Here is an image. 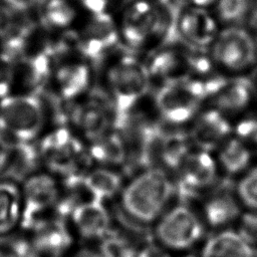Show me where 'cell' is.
Returning <instances> with one entry per match:
<instances>
[{"mask_svg": "<svg viewBox=\"0 0 257 257\" xmlns=\"http://www.w3.org/2000/svg\"><path fill=\"white\" fill-rule=\"evenodd\" d=\"M177 196L171 173L159 167L140 170L121 189L118 195L120 212L140 225H154L171 206Z\"/></svg>", "mask_w": 257, "mask_h": 257, "instance_id": "obj_1", "label": "cell"}, {"mask_svg": "<svg viewBox=\"0 0 257 257\" xmlns=\"http://www.w3.org/2000/svg\"><path fill=\"white\" fill-rule=\"evenodd\" d=\"M103 83V91L114 112V128H117L148 95L153 80L146 62L122 56L107 66Z\"/></svg>", "mask_w": 257, "mask_h": 257, "instance_id": "obj_2", "label": "cell"}, {"mask_svg": "<svg viewBox=\"0 0 257 257\" xmlns=\"http://www.w3.org/2000/svg\"><path fill=\"white\" fill-rule=\"evenodd\" d=\"M48 116L41 94L13 92L0 99V133L13 144L38 141Z\"/></svg>", "mask_w": 257, "mask_h": 257, "instance_id": "obj_3", "label": "cell"}, {"mask_svg": "<svg viewBox=\"0 0 257 257\" xmlns=\"http://www.w3.org/2000/svg\"><path fill=\"white\" fill-rule=\"evenodd\" d=\"M36 144L43 169L59 179L83 174L90 168L86 143L67 125L43 133Z\"/></svg>", "mask_w": 257, "mask_h": 257, "instance_id": "obj_4", "label": "cell"}, {"mask_svg": "<svg viewBox=\"0 0 257 257\" xmlns=\"http://www.w3.org/2000/svg\"><path fill=\"white\" fill-rule=\"evenodd\" d=\"M206 100V84L192 76L160 84L154 96L159 119L175 127L189 124Z\"/></svg>", "mask_w": 257, "mask_h": 257, "instance_id": "obj_5", "label": "cell"}, {"mask_svg": "<svg viewBox=\"0 0 257 257\" xmlns=\"http://www.w3.org/2000/svg\"><path fill=\"white\" fill-rule=\"evenodd\" d=\"M153 226L156 241L168 250H187L197 244L205 232L201 215L185 202L171 205Z\"/></svg>", "mask_w": 257, "mask_h": 257, "instance_id": "obj_6", "label": "cell"}, {"mask_svg": "<svg viewBox=\"0 0 257 257\" xmlns=\"http://www.w3.org/2000/svg\"><path fill=\"white\" fill-rule=\"evenodd\" d=\"M66 125L88 143L114 127V112L103 90H89L68 104Z\"/></svg>", "mask_w": 257, "mask_h": 257, "instance_id": "obj_7", "label": "cell"}, {"mask_svg": "<svg viewBox=\"0 0 257 257\" xmlns=\"http://www.w3.org/2000/svg\"><path fill=\"white\" fill-rule=\"evenodd\" d=\"M209 50L215 65L229 72L240 73L257 63V43L247 26L221 27Z\"/></svg>", "mask_w": 257, "mask_h": 257, "instance_id": "obj_8", "label": "cell"}, {"mask_svg": "<svg viewBox=\"0 0 257 257\" xmlns=\"http://www.w3.org/2000/svg\"><path fill=\"white\" fill-rule=\"evenodd\" d=\"M181 202L203 197L216 183L218 163L212 153L192 148L172 173Z\"/></svg>", "mask_w": 257, "mask_h": 257, "instance_id": "obj_9", "label": "cell"}, {"mask_svg": "<svg viewBox=\"0 0 257 257\" xmlns=\"http://www.w3.org/2000/svg\"><path fill=\"white\" fill-rule=\"evenodd\" d=\"M91 71L85 60H67L53 64L46 86H49V94L69 104L91 89Z\"/></svg>", "mask_w": 257, "mask_h": 257, "instance_id": "obj_10", "label": "cell"}, {"mask_svg": "<svg viewBox=\"0 0 257 257\" xmlns=\"http://www.w3.org/2000/svg\"><path fill=\"white\" fill-rule=\"evenodd\" d=\"M202 198L200 215L205 225L219 231L238 221L241 202L229 181L216 183Z\"/></svg>", "mask_w": 257, "mask_h": 257, "instance_id": "obj_11", "label": "cell"}, {"mask_svg": "<svg viewBox=\"0 0 257 257\" xmlns=\"http://www.w3.org/2000/svg\"><path fill=\"white\" fill-rule=\"evenodd\" d=\"M187 135L193 148L212 153L233 132L228 115L211 106L201 109L188 124Z\"/></svg>", "mask_w": 257, "mask_h": 257, "instance_id": "obj_12", "label": "cell"}, {"mask_svg": "<svg viewBox=\"0 0 257 257\" xmlns=\"http://www.w3.org/2000/svg\"><path fill=\"white\" fill-rule=\"evenodd\" d=\"M178 30L194 49H209L221 26L210 9L189 6L181 11Z\"/></svg>", "mask_w": 257, "mask_h": 257, "instance_id": "obj_13", "label": "cell"}, {"mask_svg": "<svg viewBox=\"0 0 257 257\" xmlns=\"http://www.w3.org/2000/svg\"><path fill=\"white\" fill-rule=\"evenodd\" d=\"M104 203L94 200L71 210L68 219L81 238L99 241L110 231L112 217Z\"/></svg>", "mask_w": 257, "mask_h": 257, "instance_id": "obj_14", "label": "cell"}, {"mask_svg": "<svg viewBox=\"0 0 257 257\" xmlns=\"http://www.w3.org/2000/svg\"><path fill=\"white\" fill-rule=\"evenodd\" d=\"M253 96L254 86L249 78L242 75L223 76L209 100L213 107L228 115L247 108Z\"/></svg>", "mask_w": 257, "mask_h": 257, "instance_id": "obj_15", "label": "cell"}, {"mask_svg": "<svg viewBox=\"0 0 257 257\" xmlns=\"http://www.w3.org/2000/svg\"><path fill=\"white\" fill-rule=\"evenodd\" d=\"M157 11L152 5L144 1L133 4L122 18L121 34L124 41L133 48L144 47L157 29Z\"/></svg>", "mask_w": 257, "mask_h": 257, "instance_id": "obj_16", "label": "cell"}, {"mask_svg": "<svg viewBox=\"0 0 257 257\" xmlns=\"http://www.w3.org/2000/svg\"><path fill=\"white\" fill-rule=\"evenodd\" d=\"M91 164L99 167L117 169L127 165L128 150L120 131L111 128L96 139L86 143Z\"/></svg>", "mask_w": 257, "mask_h": 257, "instance_id": "obj_17", "label": "cell"}, {"mask_svg": "<svg viewBox=\"0 0 257 257\" xmlns=\"http://www.w3.org/2000/svg\"><path fill=\"white\" fill-rule=\"evenodd\" d=\"M146 63L153 82L157 80L163 84L190 76L188 53L175 49L159 50Z\"/></svg>", "mask_w": 257, "mask_h": 257, "instance_id": "obj_18", "label": "cell"}, {"mask_svg": "<svg viewBox=\"0 0 257 257\" xmlns=\"http://www.w3.org/2000/svg\"><path fill=\"white\" fill-rule=\"evenodd\" d=\"M253 246L234 230H219L203 245L199 257H254Z\"/></svg>", "mask_w": 257, "mask_h": 257, "instance_id": "obj_19", "label": "cell"}, {"mask_svg": "<svg viewBox=\"0 0 257 257\" xmlns=\"http://www.w3.org/2000/svg\"><path fill=\"white\" fill-rule=\"evenodd\" d=\"M23 201L20 184L7 179L0 181V236L20 228Z\"/></svg>", "mask_w": 257, "mask_h": 257, "instance_id": "obj_20", "label": "cell"}, {"mask_svg": "<svg viewBox=\"0 0 257 257\" xmlns=\"http://www.w3.org/2000/svg\"><path fill=\"white\" fill-rule=\"evenodd\" d=\"M83 179L94 197L102 202L118 197L124 185L122 175L116 169L107 167L89 168Z\"/></svg>", "mask_w": 257, "mask_h": 257, "instance_id": "obj_21", "label": "cell"}, {"mask_svg": "<svg viewBox=\"0 0 257 257\" xmlns=\"http://www.w3.org/2000/svg\"><path fill=\"white\" fill-rule=\"evenodd\" d=\"M44 170L35 143H14L13 152L7 172L10 180L20 184L31 175Z\"/></svg>", "mask_w": 257, "mask_h": 257, "instance_id": "obj_22", "label": "cell"}, {"mask_svg": "<svg viewBox=\"0 0 257 257\" xmlns=\"http://www.w3.org/2000/svg\"><path fill=\"white\" fill-rule=\"evenodd\" d=\"M216 151L218 166L230 176L246 172L251 163L249 146L236 137H229Z\"/></svg>", "mask_w": 257, "mask_h": 257, "instance_id": "obj_23", "label": "cell"}, {"mask_svg": "<svg viewBox=\"0 0 257 257\" xmlns=\"http://www.w3.org/2000/svg\"><path fill=\"white\" fill-rule=\"evenodd\" d=\"M212 12L221 27L247 26L256 11L255 0H217Z\"/></svg>", "mask_w": 257, "mask_h": 257, "instance_id": "obj_24", "label": "cell"}, {"mask_svg": "<svg viewBox=\"0 0 257 257\" xmlns=\"http://www.w3.org/2000/svg\"><path fill=\"white\" fill-rule=\"evenodd\" d=\"M44 19L54 28H65L75 19L76 12L68 0H46L44 4Z\"/></svg>", "mask_w": 257, "mask_h": 257, "instance_id": "obj_25", "label": "cell"}, {"mask_svg": "<svg viewBox=\"0 0 257 257\" xmlns=\"http://www.w3.org/2000/svg\"><path fill=\"white\" fill-rule=\"evenodd\" d=\"M101 257H127L136 254L133 244L124 233L114 231L111 227L110 231L99 240L97 249Z\"/></svg>", "mask_w": 257, "mask_h": 257, "instance_id": "obj_26", "label": "cell"}, {"mask_svg": "<svg viewBox=\"0 0 257 257\" xmlns=\"http://www.w3.org/2000/svg\"><path fill=\"white\" fill-rule=\"evenodd\" d=\"M235 190L241 204L257 211V165L244 173Z\"/></svg>", "mask_w": 257, "mask_h": 257, "instance_id": "obj_27", "label": "cell"}, {"mask_svg": "<svg viewBox=\"0 0 257 257\" xmlns=\"http://www.w3.org/2000/svg\"><path fill=\"white\" fill-rule=\"evenodd\" d=\"M235 137L246 145L257 147V113L246 114L233 126Z\"/></svg>", "mask_w": 257, "mask_h": 257, "instance_id": "obj_28", "label": "cell"}, {"mask_svg": "<svg viewBox=\"0 0 257 257\" xmlns=\"http://www.w3.org/2000/svg\"><path fill=\"white\" fill-rule=\"evenodd\" d=\"M237 233L251 246L257 245V211L251 210L240 215Z\"/></svg>", "mask_w": 257, "mask_h": 257, "instance_id": "obj_29", "label": "cell"}, {"mask_svg": "<svg viewBox=\"0 0 257 257\" xmlns=\"http://www.w3.org/2000/svg\"><path fill=\"white\" fill-rule=\"evenodd\" d=\"M169 251L157 241H146L136 250V257H172Z\"/></svg>", "mask_w": 257, "mask_h": 257, "instance_id": "obj_30", "label": "cell"}, {"mask_svg": "<svg viewBox=\"0 0 257 257\" xmlns=\"http://www.w3.org/2000/svg\"><path fill=\"white\" fill-rule=\"evenodd\" d=\"M12 93V64L0 57V99Z\"/></svg>", "mask_w": 257, "mask_h": 257, "instance_id": "obj_31", "label": "cell"}, {"mask_svg": "<svg viewBox=\"0 0 257 257\" xmlns=\"http://www.w3.org/2000/svg\"><path fill=\"white\" fill-rule=\"evenodd\" d=\"M13 152V143L0 133V175L7 172Z\"/></svg>", "mask_w": 257, "mask_h": 257, "instance_id": "obj_32", "label": "cell"}, {"mask_svg": "<svg viewBox=\"0 0 257 257\" xmlns=\"http://www.w3.org/2000/svg\"><path fill=\"white\" fill-rule=\"evenodd\" d=\"M8 8L14 11H25L31 8L38 0H4Z\"/></svg>", "mask_w": 257, "mask_h": 257, "instance_id": "obj_33", "label": "cell"}, {"mask_svg": "<svg viewBox=\"0 0 257 257\" xmlns=\"http://www.w3.org/2000/svg\"><path fill=\"white\" fill-rule=\"evenodd\" d=\"M9 8H3L0 6V34H4L10 27V11Z\"/></svg>", "mask_w": 257, "mask_h": 257, "instance_id": "obj_34", "label": "cell"}, {"mask_svg": "<svg viewBox=\"0 0 257 257\" xmlns=\"http://www.w3.org/2000/svg\"><path fill=\"white\" fill-rule=\"evenodd\" d=\"M69 257H101L98 250L89 248V247H82L75 250Z\"/></svg>", "mask_w": 257, "mask_h": 257, "instance_id": "obj_35", "label": "cell"}, {"mask_svg": "<svg viewBox=\"0 0 257 257\" xmlns=\"http://www.w3.org/2000/svg\"><path fill=\"white\" fill-rule=\"evenodd\" d=\"M191 6L200 7V8H206V9H212L215 5L217 0H188Z\"/></svg>", "mask_w": 257, "mask_h": 257, "instance_id": "obj_36", "label": "cell"}, {"mask_svg": "<svg viewBox=\"0 0 257 257\" xmlns=\"http://www.w3.org/2000/svg\"><path fill=\"white\" fill-rule=\"evenodd\" d=\"M0 257H16V255L9 248L0 247Z\"/></svg>", "mask_w": 257, "mask_h": 257, "instance_id": "obj_37", "label": "cell"}, {"mask_svg": "<svg viewBox=\"0 0 257 257\" xmlns=\"http://www.w3.org/2000/svg\"><path fill=\"white\" fill-rule=\"evenodd\" d=\"M252 31H253V33H254V37H255V40H256V43H257V24H256V26H255V29L252 30Z\"/></svg>", "mask_w": 257, "mask_h": 257, "instance_id": "obj_38", "label": "cell"}, {"mask_svg": "<svg viewBox=\"0 0 257 257\" xmlns=\"http://www.w3.org/2000/svg\"><path fill=\"white\" fill-rule=\"evenodd\" d=\"M181 257H199V256H197L195 254H185V255H183Z\"/></svg>", "mask_w": 257, "mask_h": 257, "instance_id": "obj_39", "label": "cell"}, {"mask_svg": "<svg viewBox=\"0 0 257 257\" xmlns=\"http://www.w3.org/2000/svg\"><path fill=\"white\" fill-rule=\"evenodd\" d=\"M127 257H136V254H134V255H130V256H127Z\"/></svg>", "mask_w": 257, "mask_h": 257, "instance_id": "obj_40", "label": "cell"}, {"mask_svg": "<svg viewBox=\"0 0 257 257\" xmlns=\"http://www.w3.org/2000/svg\"><path fill=\"white\" fill-rule=\"evenodd\" d=\"M254 257H257V252L255 251V254H254Z\"/></svg>", "mask_w": 257, "mask_h": 257, "instance_id": "obj_41", "label": "cell"}, {"mask_svg": "<svg viewBox=\"0 0 257 257\" xmlns=\"http://www.w3.org/2000/svg\"><path fill=\"white\" fill-rule=\"evenodd\" d=\"M255 2H256V7H257V0H256V1H255Z\"/></svg>", "mask_w": 257, "mask_h": 257, "instance_id": "obj_42", "label": "cell"}, {"mask_svg": "<svg viewBox=\"0 0 257 257\" xmlns=\"http://www.w3.org/2000/svg\"><path fill=\"white\" fill-rule=\"evenodd\" d=\"M107 1H108V0H107Z\"/></svg>", "mask_w": 257, "mask_h": 257, "instance_id": "obj_43", "label": "cell"}]
</instances>
